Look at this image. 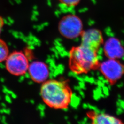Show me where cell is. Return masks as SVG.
<instances>
[{
    "label": "cell",
    "mask_w": 124,
    "mask_h": 124,
    "mask_svg": "<svg viewBox=\"0 0 124 124\" xmlns=\"http://www.w3.org/2000/svg\"><path fill=\"white\" fill-rule=\"evenodd\" d=\"M5 61L7 71L14 76L25 75L30 64L28 58L21 51H16L9 53Z\"/></svg>",
    "instance_id": "4"
},
{
    "label": "cell",
    "mask_w": 124,
    "mask_h": 124,
    "mask_svg": "<svg viewBox=\"0 0 124 124\" xmlns=\"http://www.w3.org/2000/svg\"><path fill=\"white\" fill-rule=\"evenodd\" d=\"M4 25V22L3 18H2L0 16V35L1 34V33L2 32V28L3 27V26Z\"/></svg>",
    "instance_id": "12"
},
{
    "label": "cell",
    "mask_w": 124,
    "mask_h": 124,
    "mask_svg": "<svg viewBox=\"0 0 124 124\" xmlns=\"http://www.w3.org/2000/svg\"><path fill=\"white\" fill-rule=\"evenodd\" d=\"M98 70L111 85L115 84L124 75V64L119 59H108L100 62Z\"/></svg>",
    "instance_id": "5"
},
{
    "label": "cell",
    "mask_w": 124,
    "mask_h": 124,
    "mask_svg": "<svg viewBox=\"0 0 124 124\" xmlns=\"http://www.w3.org/2000/svg\"><path fill=\"white\" fill-rule=\"evenodd\" d=\"M86 115L92 124H121L124 122L122 120L106 113H98L93 110L89 111Z\"/></svg>",
    "instance_id": "9"
},
{
    "label": "cell",
    "mask_w": 124,
    "mask_h": 124,
    "mask_svg": "<svg viewBox=\"0 0 124 124\" xmlns=\"http://www.w3.org/2000/svg\"><path fill=\"white\" fill-rule=\"evenodd\" d=\"M9 54V49L7 43L0 39V62L5 61Z\"/></svg>",
    "instance_id": "10"
},
{
    "label": "cell",
    "mask_w": 124,
    "mask_h": 124,
    "mask_svg": "<svg viewBox=\"0 0 124 124\" xmlns=\"http://www.w3.org/2000/svg\"><path fill=\"white\" fill-rule=\"evenodd\" d=\"M62 4L67 7H75L79 4L81 0H58Z\"/></svg>",
    "instance_id": "11"
},
{
    "label": "cell",
    "mask_w": 124,
    "mask_h": 124,
    "mask_svg": "<svg viewBox=\"0 0 124 124\" xmlns=\"http://www.w3.org/2000/svg\"><path fill=\"white\" fill-rule=\"evenodd\" d=\"M40 94L45 103L55 109L68 108L73 97L72 90L65 80H47L41 85Z\"/></svg>",
    "instance_id": "1"
},
{
    "label": "cell",
    "mask_w": 124,
    "mask_h": 124,
    "mask_svg": "<svg viewBox=\"0 0 124 124\" xmlns=\"http://www.w3.org/2000/svg\"><path fill=\"white\" fill-rule=\"evenodd\" d=\"M31 79L37 83H43L48 80L50 71L44 62L34 61L30 63L27 71Z\"/></svg>",
    "instance_id": "6"
},
{
    "label": "cell",
    "mask_w": 124,
    "mask_h": 124,
    "mask_svg": "<svg viewBox=\"0 0 124 124\" xmlns=\"http://www.w3.org/2000/svg\"><path fill=\"white\" fill-rule=\"evenodd\" d=\"M58 30L60 34L68 39H74L80 36L83 30V24L80 18L73 14L63 16L59 21Z\"/></svg>",
    "instance_id": "3"
},
{
    "label": "cell",
    "mask_w": 124,
    "mask_h": 124,
    "mask_svg": "<svg viewBox=\"0 0 124 124\" xmlns=\"http://www.w3.org/2000/svg\"><path fill=\"white\" fill-rule=\"evenodd\" d=\"M104 55L108 59H120L124 55V49L120 40L111 37L107 40L103 46Z\"/></svg>",
    "instance_id": "8"
},
{
    "label": "cell",
    "mask_w": 124,
    "mask_h": 124,
    "mask_svg": "<svg viewBox=\"0 0 124 124\" xmlns=\"http://www.w3.org/2000/svg\"><path fill=\"white\" fill-rule=\"evenodd\" d=\"M80 36L81 43L98 50L104 42L102 32L98 29L91 28L84 31Z\"/></svg>",
    "instance_id": "7"
},
{
    "label": "cell",
    "mask_w": 124,
    "mask_h": 124,
    "mask_svg": "<svg viewBox=\"0 0 124 124\" xmlns=\"http://www.w3.org/2000/svg\"><path fill=\"white\" fill-rule=\"evenodd\" d=\"M98 50L80 43L73 46L69 55V67L76 75L87 74L98 70L100 62L98 57Z\"/></svg>",
    "instance_id": "2"
}]
</instances>
